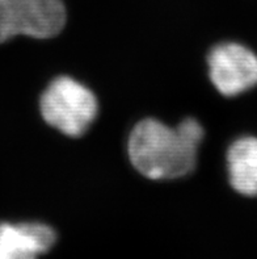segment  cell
I'll list each match as a JSON object with an SVG mask.
<instances>
[{
  "mask_svg": "<svg viewBox=\"0 0 257 259\" xmlns=\"http://www.w3.org/2000/svg\"><path fill=\"white\" fill-rule=\"evenodd\" d=\"M12 37L15 36H13L10 23H8V20L3 12V8H2V4H0V44L6 42Z\"/></svg>",
  "mask_w": 257,
  "mask_h": 259,
  "instance_id": "obj_7",
  "label": "cell"
},
{
  "mask_svg": "<svg viewBox=\"0 0 257 259\" xmlns=\"http://www.w3.org/2000/svg\"><path fill=\"white\" fill-rule=\"evenodd\" d=\"M209 76L223 96H238L257 85V56L238 42L219 44L208 56Z\"/></svg>",
  "mask_w": 257,
  "mask_h": 259,
  "instance_id": "obj_3",
  "label": "cell"
},
{
  "mask_svg": "<svg viewBox=\"0 0 257 259\" xmlns=\"http://www.w3.org/2000/svg\"><path fill=\"white\" fill-rule=\"evenodd\" d=\"M56 241V232L46 224L0 223V259H38Z\"/></svg>",
  "mask_w": 257,
  "mask_h": 259,
  "instance_id": "obj_5",
  "label": "cell"
},
{
  "mask_svg": "<svg viewBox=\"0 0 257 259\" xmlns=\"http://www.w3.org/2000/svg\"><path fill=\"white\" fill-rule=\"evenodd\" d=\"M202 138L203 128L195 118H185L176 128L157 118H144L131 131L127 150L133 166L143 177L177 179L194 170Z\"/></svg>",
  "mask_w": 257,
  "mask_h": 259,
  "instance_id": "obj_1",
  "label": "cell"
},
{
  "mask_svg": "<svg viewBox=\"0 0 257 259\" xmlns=\"http://www.w3.org/2000/svg\"><path fill=\"white\" fill-rule=\"evenodd\" d=\"M226 159L231 187L244 196H257V137L238 138L228 148Z\"/></svg>",
  "mask_w": 257,
  "mask_h": 259,
  "instance_id": "obj_6",
  "label": "cell"
},
{
  "mask_svg": "<svg viewBox=\"0 0 257 259\" xmlns=\"http://www.w3.org/2000/svg\"><path fill=\"white\" fill-rule=\"evenodd\" d=\"M0 4L13 36L52 38L66 24L63 0H0Z\"/></svg>",
  "mask_w": 257,
  "mask_h": 259,
  "instance_id": "obj_4",
  "label": "cell"
},
{
  "mask_svg": "<svg viewBox=\"0 0 257 259\" xmlns=\"http://www.w3.org/2000/svg\"><path fill=\"white\" fill-rule=\"evenodd\" d=\"M39 111L50 126L69 137H80L94 121L98 105L84 84L70 76H58L41 96Z\"/></svg>",
  "mask_w": 257,
  "mask_h": 259,
  "instance_id": "obj_2",
  "label": "cell"
}]
</instances>
